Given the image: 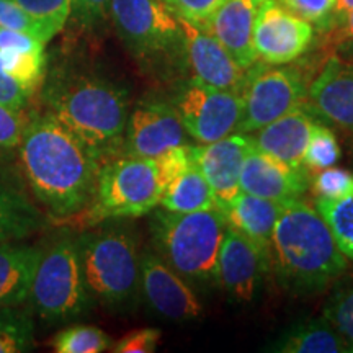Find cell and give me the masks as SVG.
<instances>
[{
	"label": "cell",
	"mask_w": 353,
	"mask_h": 353,
	"mask_svg": "<svg viewBox=\"0 0 353 353\" xmlns=\"http://www.w3.org/2000/svg\"><path fill=\"white\" fill-rule=\"evenodd\" d=\"M19 157L30 192L54 219L76 218L90 205L103 162L44 108L28 113Z\"/></svg>",
	"instance_id": "1"
},
{
	"label": "cell",
	"mask_w": 353,
	"mask_h": 353,
	"mask_svg": "<svg viewBox=\"0 0 353 353\" xmlns=\"http://www.w3.org/2000/svg\"><path fill=\"white\" fill-rule=\"evenodd\" d=\"M43 108L76 132L107 162L121 156L130 94L120 83L79 65L46 69L39 87Z\"/></svg>",
	"instance_id": "2"
},
{
	"label": "cell",
	"mask_w": 353,
	"mask_h": 353,
	"mask_svg": "<svg viewBox=\"0 0 353 353\" xmlns=\"http://www.w3.org/2000/svg\"><path fill=\"white\" fill-rule=\"evenodd\" d=\"M347 260L316 206L301 198L285 203L273 228L270 268L286 290H324L343 275Z\"/></svg>",
	"instance_id": "3"
},
{
	"label": "cell",
	"mask_w": 353,
	"mask_h": 353,
	"mask_svg": "<svg viewBox=\"0 0 353 353\" xmlns=\"http://www.w3.org/2000/svg\"><path fill=\"white\" fill-rule=\"evenodd\" d=\"M226 229L218 208L195 213L162 208L151 219L156 254L192 288L218 286V255Z\"/></svg>",
	"instance_id": "4"
},
{
	"label": "cell",
	"mask_w": 353,
	"mask_h": 353,
	"mask_svg": "<svg viewBox=\"0 0 353 353\" xmlns=\"http://www.w3.org/2000/svg\"><path fill=\"white\" fill-rule=\"evenodd\" d=\"M83 280L94 303L125 309L139 294L138 242L121 228L85 232L77 237Z\"/></svg>",
	"instance_id": "5"
},
{
	"label": "cell",
	"mask_w": 353,
	"mask_h": 353,
	"mask_svg": "<svg viewBox=\"0 0 353 353\" xmlns=\"http://www.w3.org/2000/svg\"><path fill=\"white\" fill-rule=\"evenodd\" d=\"M162 195L154 159L121 154L101 164L90 205L72 219L90 228L107 219L138 218L156 210Z\"/></svg>",
	"instance_id": "6"
},
{
	"label": "cell",
	"mask_w": 353,
	"mask_h": 353,
	"mask_svg": "<svg viewBox=\"0 0 353 353\" xmlns=\"http://www.w3.org/2000/svg\"><path fill=\"white\" fill-rule=\"evenodd\" d=\"M30 307L48 324L87 314L94 304L83 280L77 239L65 236L43 249L30 288Z\"/></svg>",
	"instance_id": "7"
},
{
	"label": "cell",
	"mask_w": 353,
	"mask_h": 353,
	"mask_svg": "<svg viewBox=\"0 0 353 353\" xmlns=\"http://www.w3.org/2000/svg\"><path fill=\"white\" fill-rule=\"evenodd\" d=\"M307 88L301 69L255 61L247 69L241 88L242 114L237 131L250 134L306 105Z\"/></svg>",
	"instance_id": "8"
},
{
	"label": "cell",
	"mask_w": 353,
	"mask_h": 353,
	"mask_svg": "<svg viewBox=\"0 0 353 353\" xmlns=\"http://www.w3.org/2000/svg\"><path fill=\"white\" fill-rule=\"evenodd\" d=\"M110 21L138 59L183 52L179 17L164 0H112Z\"/></svg>",
	"instance_id": "9"
},
{
	"label": "cell",
	"mask_w": 353,
	"mask_h": 353,
	"mask_svg": "<svg viewBox=\"0 0 353 353\" xmlns=\"http://www.w3.org/2000/svg\"><path fill=\"white\" fill-rule=\"evenodd\" d=\"M172 101L187 134L200 144L237 131L242 114V99L237 92L221 90L192 77L180 85Z\"/></svg>",
	"instance_id": "10"
},
{
	"label": "cell",
	"mask_w": 353,
	"mask_h": 353,
	"mask_svg": "<svg viewBox=\"0 0 353 353\" xmlns=\"http://www.w3.org/2000/svg\"><path fill=\"white\" fill-rule=\"evenodd\" d=\"M183 144H188L187 131L174 101L145 95L130 110L121 154L154 159Z\"/></svg>",
	"instance_id": "11"
},
{
	"label": "cell",
	"mask_w": 353,
	"mask_h": 353,
	"mask_svg": "<svg viewBox=\"0 0 353 353\" xmlns=\"http://www.w3.org/2000/svg\"><path fill=\"white\" fill-rule=\"evenodd\" d=\"M314 39L309 21L281 6L278 0H263L254 26V50L265 64H290L301 57Z\"/></svg>",
	"instance_id": "12"
},
{
	"label": "cell",
	"mask_w": 353,
	"mask_h": 353,
	"mask_svg": "<svg viewBox=\"0 0 353 353\" xmlns=\"http://www.w3.org/2000/svg\"><path fill=\"white\" fill-rule=\"evenodd\" d=\"M139 293L156 314L170 322H190L203 314L192 286L149 250L139 257Z\"/></svg>",
	"instance_id": "13"
},
{
	"label": "cell",
	"mask_w": 353,
	"mask_h": 353,
	"mask_svg": "<svg viewBox=\"0 0 353 353\" xmlns=\"http://www.w3.org/2000/svg\"><path fill=\"white\" fill-rule=\"evenodd\" d=\"M179 23L182 30L183 56L193 77L206 85L241 94L247 70L232 59L226 48L205 26L180 17Z\"/></svg>",
	"instance_id": "14"
},
{
	"label": "cell",
	"mask_w": 353,
	"mask_h": 353,
	"mask_svg": "<svg viewBox=\"0 0 353 353\" xmlns=\"http://www.w3.org/2000/svg\"><path fill=\"white\" fill-rule=\"evenodd\" d=\"M254 148L252 136L231 132L213 143L192 145V159L208 180L216 200V208L223 211L241 193L239 179L245 156Z\"/></svg>",
	"instance_id": "15"
},
{
	"label": "cell",
	"mask_w": 353,
	"mask_h": 353,
	"mask_svg": "<svg viewBox=\"0 0 353 353\" xmlns=\"http://www.w3.org/2000/svg\"><path fill=\"white\" fill-rule=\"evenodd\" d=\"M270 259L239 231L229 228L218 255V286L232 301H252L262 283Z\"/></svg>",
	"instance_id": "16"
},
{
	"label": "cell",
	"mask_w": 353,
	"mask_h": 353,
	"mask_svg": "<svg viewBox=\"0 0 353 353\" xmlns=\"http://www.w3.org/2000/svg\"><path fill=\"white\" fill-rule=\"evenodd\" d=\"M309 170L293 167L270 154L250 149L241 170V192L273 201L298 200L309 187Z\"/></svg>",
	"instance_id": "17"
},
{
	"label": "cell",
	"mask_w": 353,
	"mask_h": 353,
	"mask_svg": "<svg viewBox=\"0 0 353 353\" xmlns=\"http://www.w3.org/2000/svg\"><path fill=\"white\" fill-rule=\"evenodd\" d=\"M306 107L314 117L353 130V59L329 57L307 88Z\"/></svg>",
	"instance_id": "18"
},
{
	"label": "cell",
	"mask_w": 353,
	"mask_h": 353,
	"mask_svg": "<svg viewBox=\"0 0 353 353\" xmlns=\"http://www.w3.org/2000/svg\"><path fill=\"white\" fill-rule=\"evenodd\" d=\"M262 3L263 0H224L203 25L245 70L257 61L254 26Z\"/></svg>",
	"instance_id": "19"
},
{
	"label": "cell",
	"mask_w": 353,
	"mask_h": 353,
	"mask_svg": "<svg viewBox=\"0 0 353 353\" xmlns=\"http://www.w3.org/2000/svg\"><path fill=\"white\" fill-rule=\"evenodd\" d=\"M316 117L307 107H299L267 126L254 131V145L293 167L303 165V156L316 125Z\"/></svg>",
	"instance_id": "20"
},
{
	"label": "cell",
	"mask_w": 353,
	"mask_h": 353,
	"mask_svg": "<svg viewBox=\"0 0 353 353\" xmlns=\"http://www.w3.org/2000/svg\"><path fill=\"white\" fill-rule=\"evenodd\" d=\"M41 39L0 26V63L13 81L34 97L46 76L48 61Z\"/></svg>",
	"instance_id": "21"
},
{
	"label": "cell",
	"mask_w": 353,
	"mask_h": 353,
	"mask_svg": "<svg viewBox=\"0 0 353 353\" xmlns=\"http://www.w3.org/2000/svg\"><path fill=\"white\" fill-rule=\"evenodd\" d=\"M285 203L241 192L221 213L229 228L239 231L270 259L273 228Z\"/></svg>",
	"instance_id": "22"
},
{
	"label": "cell",
	"mask_w": 353,
	"mask_h": 353,
	"mask_svg": "<svg viewBox=\"0 0 353 353\" xmlns=\"http://www.w3.org/2000/svg\"><path fill=\"white\" fill-rule=\"evenodd\" d=\"M43 249L15 242L0 244V307L28 301L34 270Z\"/></svg>",
	"instance_id": "23"
},
{
	"label": "cell",
	"mask_w": 353,
	"mask_h": 353,
	"mask_svg": "<svg viewBox=\"0 0 353 353\" xmlns=\"http://www.w3.org/2000/svg\"><path fill=\"white\" fill-rule=\"evenodd\" d=\"M41 226L43 216L38 206L0 172V244L23 241Z\"/></svg>",
	"instance_id": "24"
},
{
	"label": "cell",
	"mask_w": 353,
	"mask_h": 353,
	"mask_svg": "<svg viewBox=\"0 0 353 353\" xmlns=\"http://www.w3.org/2000/svg\"><path fill=\"white\" fill-rule=\"evenodd\" d=\"M268 350L278 353H352L345 339L324 317L293 324Z\"/></svg>",
	"instance_id": "25"
},
{
	"label": "cell",
	"mask_w": 353,
	"mask_h": 353,
	"mask_svg": "<svg viewBox=\"0 0 353 353\" xmlns=\"http://www.w3.org/2000/svg\"><path fill=\"white\" fill-rule=\"evenodd\" d=\"M161 206L174 213H195L216 208L213 190L195 162L167 187L161 198Z\"/></svg>",
	"instance_id": "26"
},
{
	"label": "cell",
	"mask_w": 353,
	"mask_h": 353,
	"mask_svg": "<svg viewBox=\"0 0 353 353\" xmlns=\"http://www.w3.org/2000/svg\"><path fill=\"white\" fill-rule=\"evenodd\" d=\"M20 306L0 307V353H23L34 347L33 311Z\"/></svg>",
	"instance_id": "27"
},
{
	"label": "cell",
	"mask_w": 353,
	"mask_h": 353,
	"mask_svg": "<svg viewBox=\"0 0 353 353\" xmlns=\"http://www.w3.org/2000/svg\"><path fill=\"white\" fill-rule=\"evenodd\" d=\"M314 206L327 223L342 254L353 260V193L339 200L317 196Z\"/></svg>",
	"instance_id": "28"
},
{
	"label": "cell",
	"mask_w": 353,
	"mask_h": 353,
	"mask_svg": "<svg viewBox=\"0 0 353 353\" xmlns=\"http://www.w3.org/2000/svg\"><path fill=\"white\" fill-rule=\"evenodd\" d=\"M52 348L57 353H100L112 348V339L95 325H69L56 334Z\"/></svg>",
	"instance_id": "29"
},
{
	"label": "cell",
	"mask_w": 353,
	"mask_h": 353,
	"mask_svg": "<svg viewBox=\"0 0 353 353\" xmlns=\"http://www.w3.org/2000/svg\"><path fill=\"white\" fill-rule=\"evenodd\" d=\"M322 317L345 339L353 352V275L339 281L325 303Z\"/></svg>",
	"instance_id": "30"
},
{
	"label": "cell",
	"mask_w": 353,
	"mask_h": 353,
	"mask_svg": "<svg viewBox=\"0 0 353 353\" xmlns=\"http://www.w3.org/2000/svg\"><path fill=\"white\" fill-rule=\"evenodd\" d=\"M341 157L337 138L327 126L316 123L311 131V138L303 156V165L311 170H322L332 167Z\"/></svg>",
	"instance_id": "31"
},
{
	"label": "cell",
	"mask_w": 353,
	"mask_h": 353,
	"mask_svg": "<svg viewBox=\"0 0 353 353\" xmlns=\"http://www.w3.org/2000/svg\"><path fill=\"white\" fill-rule=\"evenodd\" d=\"M26 13L39 21L54 38L68 23L70 0H15Z\"/></svg>",
	"instance_id": "32"
},
{
	"label": "cell",
	"mask_w": 353,
	"mask_h": 353,
	"mask_svg": "<svg viewBox=\"0 0 353 353\" xmlns=\"http://www.w3.org/2000/svg\"><path fill=\"white\" fill-rule=\"evenodd\" d=\"M0 26L28 33L46 44L52 39L51 33L39 21L34 20L30 13H26L15 0H0Z\"/></svg>",
	"instance_id": "33"
},
{
	"label": "cell",
	"mask_w": 353,
	"mask_h": 353,
	"mask_svg": "<svg viewBox=\"0 0 353 353\" xmlns=\"http://www.w3.org/2000/svg\"><path fill=\"white\" fill-rule=\"evenodd\" d=\"M28 113L12 110L0 103V159L19 152Z\"/></svg>",
	"instance_id": "34"
},
{
	"label": "cell",
	"mask_w": 353,
	"mask_h": 353,
	"mask_svg": "<svg viewBox=\"0 0 353 353\" xmlns=\"http://www.w3.org/2000/svg\"><path fill=\"white\" fill-rule=\"evenodd\" d=\"M112 0H70L69 19L83 32L94 33L110 20Z\"/></svg>",
	"instance_id": "35"
},
{
	"label": "cell",
	"mask_w": 353,
	"mask_h": 353,
	"mask_svg": "<svg viewBox=\"0 0 353 353\" xmlns=\"http://www.w3.org/2000/svg\"><path fill=\"white\" fill-rule=\"evenodd\" d=\"M312 190L317 196L339 200L353 193V174L343 169L327 167L312 179Z\"/></svg>",
	"instance_id": "36"
},
{
	"label": "cell",
	"mask_w": 353,
	"mask_h": 353,
	"mask_svg": "<svg viewBox=\"0 0 353 353\" xmlns=\"http://www.w3.org/2000/svg\"><path fill=\"white\" fill-rule=\"evenodd\" d=\"M154 162H156L157 165L159 179H161V183L165 192L167 187L174 182L176 176L182 175L183 172L192 165V145H176L174 149L162 152L161 156L154 157Z\"/></svg>",
	"instance_id": "37"
},
{
	"label": "cell",
	"mask_w": 353,
	"mask_h": 353,
	"mask_svg": "<svg viewBox=\"0 0 353 353\" xmlns=\"http://www.w3.org/2000/svg\"><path fill=\"white\" fill-rule=\"evenodd\" d=\"M286 10H290L299 19L314 23L317 28L325 23L332 13L337 0H278Z\"/></svg>",
	"instance_id": "38"
},
{
	"label": "cell",
	"mask_w": 353,
	"mask_h": 353,
	"mask_svg": "<svg viewBox=\"0 0 353 353\" xmlns=\"http://www.w3.org/2000/svg\"><path fill=\"white\" fill-rule=\"evenodd\" d=\"M170 10L180 19L205 25L224 0H164Z\"/></svg>",
	"instance_id": "39"
},
{
	"label": "cell",
	"mask_w": 353,
	"mask_h": 353,
	"mask_svg": "<svg viewBox=\"0 0 353 353\" xmlns=\"http://www.w3.org/2000/svg\"><path fill=\"white\" fill-rule=\"evenodd\" d=\"M159 341H161V330L159 329H138L126 334L110 350L117 353H152L156 352Z\"/></svg>",
	"instance_id": "40"
},
{
	"label": "cell",
	"mask_w": 353,
	"mask_h": 353,
	"mask_svg": "<svg viewBox=\"0 0 353 353\" xmlns=\"http://www.w3.org/2000/svg\"><path fill=\"white\" fill-rule=\"evenodd\" d=\"M319 32L324 33L325 43L330 46L341 48L353 43V10L329 17L325 23L319 26Z\"/></svg>",
	"instance_id": "41"
},
{
	"label": "cell",
	"mask_w": 353,
	"mask_h": 353,
	"mask_svg": "<svg viewBox=\"0 0 353 353\" xmlns=\"http://www.w3.org/2000/svg\"><path fill=\"white\" fill-rule=\"evenodd\" d=\"M32 99L33 97L19 82L8 76L0 63V103L12 110L26 112Z\"/></svg>",
	"instance_id": "42"
},
{
	"label": "cell",
	"mask_w": 353,
	"mask_h": 353,
	"mask_svg": "<svg viewBox=\"0 0 353 353\" xmlns=\"http://www.w3.org/2000/svg\"><path fill=\"white\" fill-rule=\"evenodd\" d=\"M350 10H353V0H337V2H335L332 13H330V17L341 15V13L350 12Z\"/></svg>",
	"instance_id": "43"
},
{
	"label": "cell",
	"mask_w": 353,
	"mask_h": 353,
	"mask_svg": "<svg viewBox=\"0 0 353 353\" xmlns=\"http://www.w3.org/2000/svg\"><path fill=\"white\" fill-rule=\"evenodd\" d=\"M339 51L342 52L343 56L348 57V59H353V43H348V44H343V46L337 48Z\"/></svg>",
	"instance_id": "44"
}]
</instances>
